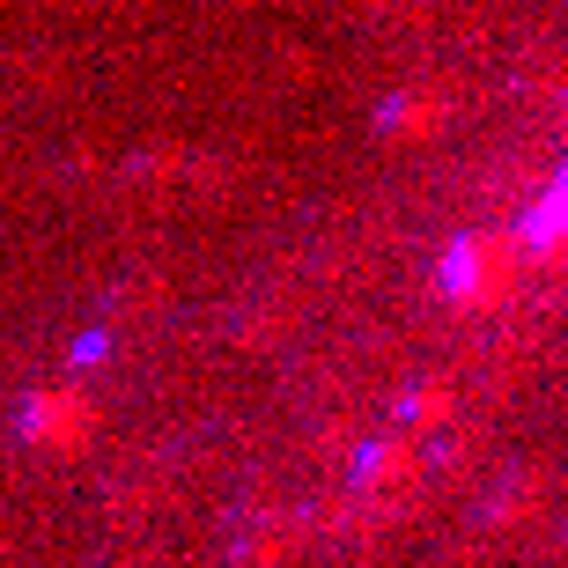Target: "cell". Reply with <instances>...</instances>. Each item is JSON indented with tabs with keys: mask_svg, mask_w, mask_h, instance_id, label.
<instances>
[{
	"mask_svg": "<svg viewBox=\"0 0 568 568\" xmlns=\"http://www.w3.org/2000/svg\"><path fill=\"white\" fill-rule=\"evenodd\" d=\"M436 406H443V392H436V384H414V392L399 399V414H406V422H428Z\"/></svg>",
	"mask_w": 568,
	"mask_h": 568,
	"instance_id": "3957f363",
	"label": "cell"
},
{
	"mask_svg": "<svg viewBox=\"0 0 568 568\" xmlns=\"http://www.w3.org/2000/svg\"><path fill=\"white\" fill-rule=\"evenodd\" d=\"M525 244H531V252H554V244H568V170L554 178L547 192H539V207L525 214Z\"/></svg>",
	"mask_w": 568,
	"mask_h": 568,
	"instance_id": "7a4b0ae2",
	"label": "cell"
},
{
	"mask_svg": "<svg viewBox=\"0 0 568 568\" xmlns=\"http://www.w3.org/2000/svg\"><path fill=\"white\" fill-rule=\"evenodd\" d=\"M392 465H399V450H392V443H369V450L355 458V473H362V480H377V473H392Z\"/></svg>",
	"mask_w": 568,
	"mask_h": 568,
	"instance_id": "277c9868",
	"label": "cell"
},
{
	"mask_svg": "<svg viewBox=\"0 0 568 568\" xmlns=\"http://www.w3.org/2000/svg\"><path fill=\"white\" fill-rule=\"evenodd\" d=\"M495 266H503V252H495L487 236H450V252H443L436 281H443V295L473 303V295H487V288H495Z\"/></svg>",
	"mask_w": 568,
	"mask_h": 568,
	"instance_id": "6da1fadb",
	"label": "cell"
}]
</instances>
